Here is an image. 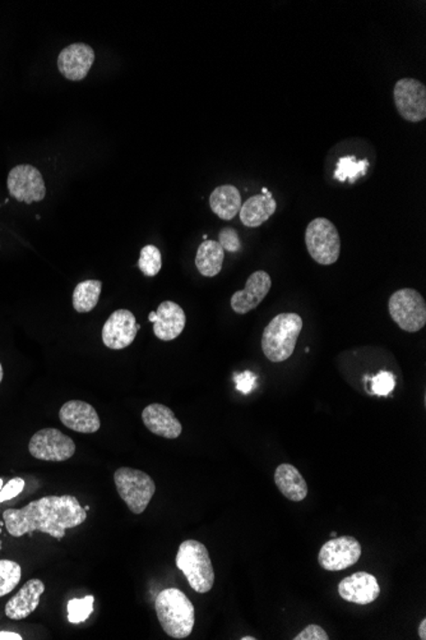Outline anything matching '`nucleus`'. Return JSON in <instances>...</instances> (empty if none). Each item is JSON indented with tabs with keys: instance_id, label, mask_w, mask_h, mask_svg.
Segmentation results:
<instances>
[{
	"instance_id": "obj_31",
	"label": "nucleus",
	"mask_w": 426,
	"mask_h": 640,
	"mask_svg": "<svg viewBox=\"0 0 426 640\" xmlns=\"http://www.w3.org/2000/svg\"><path fill=\"white\" fill-rule=\"evenodd\" d=\"M24 488V481L22 478H13L7 484H3L0 490V503L14 499L18 494L22 493Z\"/></svg>"
},
{
	"instance_id": "obj_28",
	"label": "nucleus",
	"mask_w": 426,
	"mask_h": 640,
	"mask_svg": "<svg viewBox=\"0 0 426 640\" xmlns=\"http://www.w3.org/2000/svg\"><path fill=\"white\" fill-rule=\"evenodd\" d=\"M95 597L87 596L84 599H73L68 602V620L72 624H82L93 612Z\"/></svg>"
},
{
	"instance_id": "obj_34",
	"label": "nucleus",
	"mask_w": 426,
	"mask_h": 640,
	"mask_svg": "<svg viewBox=\"0 0 426 640\" xmlns=\"http://www.w3.org/2000/svg\"><path fill=\"white\" fill-rule=\"evenodd\" d=\"M22 636L17 633L0 632V640H22Z\"/></svg>"
},
{
	"instance_id": "obj_32",
	"label": "nucleus",
	"mask_w": 426,
	"mask_h": 640,
	"mask_svg": "<svg viewBox=\"0 0 426 640\" xmlns=\"http://www.w3.org/2000/svg\"><path fill=\"white\" fill-rule=\"evenodd\" d=\"M236 390L242 394H251L257 387V375L251 371L237 373L235 376Z\"/></svg>"
},
{
	"instance_id": "obj_41",
	"label": "nucleus",
	"mask_w": 426,
	"mask_h": 640,
	"mask_svg": "<svg viewBox=\"0 0 426 640\" xmlns=\"http://www.w3.org/2000/svg\"><path fill=\"white\" fill-rule=\"evenodd\" d=\"M331 536H332V537H337V533H336V532H332V533H331Z\"/></svg>"
},
{
	"instance_id": "obj_23",
	"label": "nucleus",
	"mask_w": 426,
	"mask_h": 640,
	"mask_svg": "<svg viewBox=\"0 0 426 640\" xmlns=\"http://www.w3.org/2000/svg\"><path fill=\"white\" fill-rule=\"evenodd\" d=\"M225 251L218 242L203 241L198 247L196 266L200 275L206 278H215L220 274L224 265Z\"/></svg>"
},
{
	"instance_id": "obj_35",
	"label": "nucleus",
	"mask_w": 426,
	"mask_h": 640,
	"mask_svg": "<svg viewBox=\"0 0 426 640\" xmlns=\"http://www.w3.org/2000/svg\"><path fill=\"white\" fill-rule=\"evenodd\" d=\"M419 636L420 639L426 640V618H422L419 625Z\"/></svg>"
},
{
	"instance_id": "obj_33",
	"label": "nucleus",
	"mask_w": 426,
	"mask_h": 640,
	"mask_svg": "<svg viewBox=\"0 0 426 640\" xmlns=\"http://www.w3.org/2000/svg\"><path fill=\"white\" fill-rule=\"evenodd\" d=\"M330 636L319 625H309L303 632L297 634L294 640H328Z\"/></svg>"
},
{
	"instance_id": "obj_1",
	"label": "nucleus",
	"mask_w": 426,
	"mask_h": 640,
	"mask_svg": "<svg viewBox=\"0 0 426 640\" xmlns=\"http://www.w3.org/2000/svg\"><path fill=\"white\" fill-rule=\"evenodd\" d=\"M86 519L87 511L72 494L41 497L24 508L3 512L7 532L17 538L24 535L31 537L39 530L62 541L67 529L81 526Z\"/></svg>"
},
{
	"instance_id": "obj_36",
	"label": "nucleus",
	"mask_w": 426,
	"mask_h": 640,
	"mask_svg": "<svg viewBox=\"0 0 426 640\" xmlns=\"http://www.w3.org/2000/svg\"><path fill=\"white\" fill-rule=\"evenodd\" d=\"M3 376H4V372H3L2 363H0V382L3 381Z\"/></svg>"
},
{
	"instance_id": "obj_29",
	"label": "nucleus",
	"mask_w": 426,
	"mask_h": 640,
	"mask_svg": "<svg viewBox=\"0 0 426 640\" xmlns=\"http://www.w3.org/2000/svg\"><path fill=\"white\" fill-rule=\"evenodd\" d=\"M395 387V378L394 373L380 371L374 378H370L371 394L378 396H388Z\"/></svg>"
},
{
	"instance_id": "obj_17",
	"label": "nucleus",
	"mask_w": 426,
	"mask_h": 640,
	"mask_svg": "<svg viewBox=\"0 0 426 640\" xmlns=\"http://www.w3.org/2000/svg\"><path fill=\"white\" fill-rule=\"evenodd\" d=\"M341 599L356 605H369L378 599L380 587L376 576L369 573L359 572L341 581L339 584Z\"/></svg>"
},
{
	"instance_id": "obj_18",
	"label": "nucleus",
	"mask_w": 426,
	"mask_h": 640,
	"mask_svg": "<svg viewBox=\"0 0 426 640\" xmlns=\"http://www.w3.org/2000/svg\"><path fill=\"white\" fill-rule=\"evenodd\" d=\"M142 421L147 430L160 438L175 440L182 435L181 421L175 417L169 406L154 403L142 412Z\"/></svg>"
},
{
	"instance_id": "obj_3",
	"label": "nucleus",
	"mask_w": 426,
	"mask_h": 640,
	"mask_svg": "<svg viewBox=\"0 0 426 640\" xmlns=\"http://www.w3.org/2000/svg\"><path fill=\"white\" fill-rule=\"evenodd\" d=\"M303 330V318L297 314H280L267 324L262 335V351L273 363L288 360L297 348Z\"/></svg>"
},
{
	"instance_id": "obj_39",
	"label": "nucleus",
	"mask_w": 426,
	"mask_h": 640,
	"mask_svg": "<svg viewBox=\"0 0 426 640\" xmlns=\"http://www.w3.org/2000/svg\"><path fill=\"white\" fill-rule=\"evenodd\" d=\"M5 526L4 520H0V527Z\"/></svg>"
},
{
	"instance_id": "obj_8",
	"label": "nucleus",
	"mask_w": 426,
	"mask_h": 640,
	"mask_svg": "<svg viewBox=\"0 0 426 640\" xmlns=\"http://www.w3.org/2000/svg\"><path fill=\"white\" fill-rule=\"evenodd\" d=\"M30 454L42 462H66L75 453V441L57 429L40 430L30 440Z\"/></svg>"
},
{
	"instance_id": "obj_37",
	"label": "nucleus",
	"mask_w": 426,
	"mask_h": 640,
	"mask_svg": "<svg viewBox=\"0 0 426 640\" xmlns=\"http://www.w3.org/2000/svg\"><path fill=\"white\" fill-rule=\"evenodd\" d=\"M242 640H255V638H253V636H244Z\"/></svg>"
},
{
	"instance_id": "obj_19",
	"label": "nucleus",
	"mask_w": 426,
	"mask_h": 640,
	"mask_svg": "<svg viewBox=\"0 0 426 640\" xmlns=\"http://www.w3.org/2000/svg\"><path fill=\"white\" fill-rule=\"evenodd\" d=\"M45 591V584L40 579H30L16 596L5 605V616L11 620H23L39 608L40 600Z\"/></svg>"
},
{
	"instance_id": "obj_5",
	"label": "nucleus",
	"mask_w": 426,
	"mask_h": 640,
	"mask_svg": "<svg viewBox=\"0 0 426 640\" xmlns=\"http://www.w3.org/2000/svg\"><path fill=\"white\" fill-rule=\"evenodd\" d=\"M114 482L119 496L136 515L142 514L147 509L156 493L154 479L142 470L121 467L115 470Z\"/></svg>"
},
{
	"instance_id": "obj_16",
	"label": "nucleus",
	"mask_w": 426,
	"mask_h": 640,
	"mask_svg": "<svg viewBox=\"0 0 426 640\" xmlns=\"http://www.w3.org/2000/svg\"><path fill=\"white\" fill-rule=\"evenodd\" d=\"M59 418L67 429L78 433H95L102 427L93 405L82 400H69L60 408Z\"/></svg>"
},
{
	"instance_id": "obj_2",
	"label": "nucleus",
	"mask_w": 426,
	"mask_h": 640,
	"mask_svg": "<svg viewBox=\"0 0 426 640\" xmlns=\"http://www.w3.org/2000/svg\"><path fill=\"white\" fill-rule=\"evenodd\" d=\"M157 618L167 636L174 639L188 638L196 624V609L184 591L167 588L155 600Z\"/></svg>"
},
{
	"instance_id": "obj_20",
	"label": "nucleus",
	"mask_w": 426,
	"mask_h": 640,
	"mask_svg": "<svg viewBox=\"0 0 426 640\" xmlns=\"http://www.w3.org/2000/svg\"><path fill=\"white\" fill-rule=\"evenodd\" d=\"M276 209L277 202L272 193L253 196L242 205L239 211L240 220L246 227H258L275 214Z\"/></svg>"
},
{
	"instance_id": "obj_38",
	"label": "nucleus",
	"mask_w": 426,
	"mask_h": 640,
	"mask_svg": "<svg viewBox=\"0 0 426 640\" xmlns=\"http://www.w3.org/2000/svg\"><path fill=\"white\" fill-rule=\"evenodd\" d=\"M2 488H3V479L0 478V490H2Z\"/></svg>"
},
{
	"instance_id": "obj_21",
	"label": "nucleus",
	"mask_w": 426,
	"mask_h": 640,
	"mask_svg": "<svg viewBox=\"0 0 426 640\" xmlns=\"http://www.w3.org/2000/svg\"><path fill=\"white\" fill-rule=\"evenodd\" d=\"M275 484L280 493L291 502H300L308 494V484L299 470L291 464H281L275 472Z\"/></svg>"
},
{
	"instance_id": "obj_6",
	"label": "nucleus",
	"mask_w": 426,
	"mask_h": 640,
	"mask_svg": "<svg viewBox=\"0 0 426 640\" xmlns=\"http://www.w3.org/2000/svg\"><path fill=\"white\" fill-rule=\"evenodd\" d=\"M306 244L312 259L319 265H333L340 259L339 230L331 220L316 218L306 230Z\"/></svg>"
},
{
	"instance_id": "obj_4",
	"label": "nucleus",
	"mask_w": 426,
	"mask_h": 640,
	"mask_svg": "<svg viewBox=\"0 0 426 640\" xmlns=\"http://www.w3.org/2000/svg\"><path fill=\"white\" fill-rule=\"evenodd\" d=\"M176 567L188 579L197 593H207L215 584V570L211 557L203 543L188 539L182 543L176 555Z\"/></svg>"
},
{
	"instance_id": "obj_9",
	"label": "nucleus",
	"mask_w": 426,
	"mask_h": 640,
	"mask_svg": "<svg viewBox=\"0 0 426 640\" xmlns=\"http://www.w3.org/2000/svg\"><path fill=\"white\" fill-rule=\"evenodd\" d=\"M7 186L9 195L18 202H24L27 205L42 201L47 196V186L41 173L35 166L27 164L14 166L9 172Z\"/></svg>"
},
{
	"instance_id": "obj_15",
	"label": "nucleus",
	"mask_w": 426,
	"mask_h": 640,
	"mask_svg": "<svg viewBox=\"0 0 426 640\" xmlns=\"http://www.w3.org/2000/svg\"><path fill=\"white\" fill-rule=\"evenodd\" d=\"M272 287L269 272L260 270L253 272L246 280L245 288L231 297V308L237 315H245L263 302Z\"/></svg>"
},
{
	"instance_id": "obj_13",
	"label": "nucleus",
	"mask_w": 426,
	"mask_h": 640,
	"mask_svg": "<svg viewBox=\"0 0 426 640\" xmlns=\"http://www.w3.org/2000/svg\"><path fill=\"white\" fill-rule=\"evenodd\" d=\"M95 62V51L90 45L75 42L60 51L58 57V69L69 81H82Z\"/></svg>"
},
{
	"instance_id": "obj_30",
	"label": "nucleus",
	"mask_w": 426,
	"mask_h": 640,
	"mask_svg": "<svg viewBox=\"0 0 426 640\" xmlns=\"http://www.w3.org/2000/svg\"><path fill=\"white\" fill-rule=\"evenodd\" d=\"M218 244H220L222 250L230 252V253H235L242 248L239 235L233 227H224L221 230L220 235H218Z\"/></svg>"
},
{
	"instance_id": "obj_7",
	"label": "nucleus",
	"mask_w": 426,
	"mask_h": 640,
	"mask_svg": "<svg viewBox=\"0 0 426 640\" xmlns=\"http://www.w3.org/2000/svg\"><path fill=\"white\" fill-rule=\"evenodd\" d=\"M392 320L407 333H418L426 324V302L418 290L404 288L388 300Z\"/></svg>"
},
{
	"instance_id": "obj_25",
	"label": "nucleus",
	"mask_w": 426,
	"mask_h": 640,
	"mask_svg": "<svg viewBox=\"0 0 426 640\" xmlns=\"http://www.w3.org/2000/svg\"><path fill=\"white\" fill-rule=\"evenodd\" d=\"M369 162L367 159L358 160L355 156H343L337 163L334 179L354 184L361 175L367 174Z\"/></svg>"
},
{
	"instance_id": "obj_10",
	"label": "nucleus",
	"mask_w": 426,
	"mask_h": 640,
	"mask_svg": "<svg viewBox=\"0 0 426 640\" xmlns=\"http://www.w3.org/2000/svg\"><path fill=\"white\" fill-rule=\"evenodd\" d=\"M394 99L398 113L410 123L426 118V87L415 78H403L395 84Z\"/></svg>"
},
{
	"instance_id": "obj_40",
	"label": "nucleus",
	"mask_w": 426,
	"mask_h": 640,
	"mask_svg": "<svg viewBox=\"0 0 426 640\" xmlns=\"http://www.w3.org/2000/svg\"><path fill=\"white\" fill-rule=\"evenodd\" d=\"M84 511H90V506H84Z\"/></svg>"
},
{
	"instance_id": "obj_12",
	"label": "nucleus",
	"mask_w": 426,
	"mask_h": 640,
	"mask_svg": "<svg viewBox=\"0 0 426 640\" xmlns=\"http://www.w3.org/2000/svg\"><path fill=\"white\" fill-rule=\"evenodd\" d=\"M137 321L135 315L129 309H118L112 312L102 327V342L112 351L126 349L135 342Z\"/></svg>"
},
{
	"instance_id": "obj_42",
	"label": "nucleus",
	"mask_w": 426,
	"mask_h": 640,
	"mask_svg": "<svg viewBox=\"0 0 426 640\" xmlns=\"http://www.w3.org/2000/svg\"><path fill=\"white\" fill-rule=\"evenodd\" d=\"M0 535H2V527H0Z\"/></svg>"
},
{
	"instance_id": "obj_27",
	"label": "nucleus",
	"mask_w": 426,
	"mask_h": 640,
	"mask_svg": "<svg viewBox=\"0 0 426 640\" xmlns=\"http://www.w3.org/2000/svg\"><path fill=\"white\" fill-rule=\"evenodd\" d=\"M138 268L141 270L142 274L148 276V278L156 276L161 271V268H163V256H161L160 250L152 244L145 245L141 250Z\"/></svg>"
},
{
	"instance_id": "obj_14",
	"label": "nucleus",
	"mask_w": 426,
	"mask_h": 640,
	"mask_svg": "<svg viewBox=\"0 0 426 640\" xmlns=\"http://www.w3.org/2000/svg\"><path fill=\"white\" fill-rule=\"evenodd\" d=\"M148 321L154 324V333L163 342H172L184 332L187 316L178 303L165 300L158 306L157 311L148 315Z\"/></svg>"
},
{
	"instance_id": "obj_26",
	"label": "nucleus",
	"mask_w": 426,
	"mask_h": 640,
	"mask_svg": "<svg viewBox=\"0 0 426 640\" xmlns=\"http://www.w3.org/2000/svg\"><path fill=\"white\" fill-rule=\"evenodd\" d=\"M22 567L16 561L0 560V597L7 596L20 584Z\"/></svg>"
},
{
	"instance_id": "obj_22",
	"label": "nucleus",
	"mask_w": 426,
	"mask_h": 640,
	"mask_svg": "<svg viewBox=\"0 0 426 640\" xmlns=\"http://www.w3.org/2000/svg\"><path fill=\"white\" fill-rule=\"evenodd\" d=\"M242 196L239 190L231 184L215 188L209 196L211 210L222 220H231L242 209Z\"/></svg>"
},
{
	"instance_id": "obj_24",
	"label": "nucleus",
	"mask_w": 426,
	"mask_h": 640,
	"mask_svg": "<svg viewBox=\"0 0 426 640\" xmlns=\"http://www.w3.org/2000/svg\"><path fill=\"white\" fill-rule=\"evenodd\" d=\"M102 283L100 280H84L73 290V308L78 314H87L95 309L102 296Z\"/></svg>"
},
{
	"instance_id": "obj_11",
	"label": "nucleus",
	"mask_w": 426,
	"mask_h": 640,
	"mask_svg": "<svg viewBox=\"0 0 426 640\" xmlns=\"http://www.w3.org/2000/svg\"><path fill=\"white\" fill-rule=\"evenodd\" d=\"M361 556V545L354 537H334L322 546L318 555L319 565L328 572H340L358 563Z\"/></svg>"
}]
</instances>
